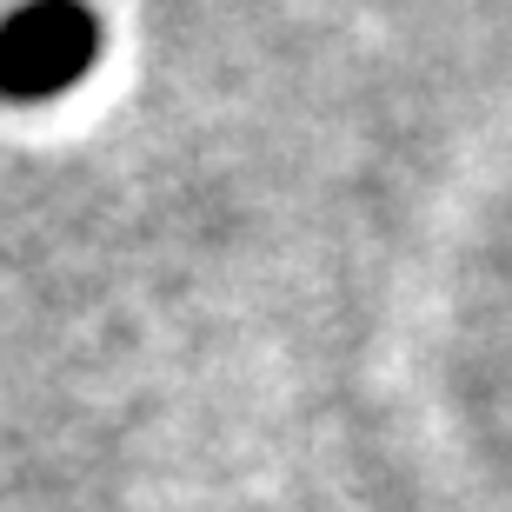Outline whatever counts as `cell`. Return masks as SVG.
<instances>
[{"label": "cell", "mask_w": 512, "mask_h": 512, "mask_svg": "<svg viewBox=\"0 0 512 512\" xmlns=\"http://www.w3.org/2000/svg\"><path fill=\"white\" fill-rule=\"evenodd\" d=\"M94 54V20L74 7H47V14H20L0 34V87L7 94H47L87 67Z\"/></svg>", "instance_id": "cell-1"}]
</instances>
